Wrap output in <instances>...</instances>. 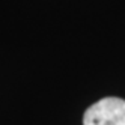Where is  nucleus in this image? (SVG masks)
Segmentation results:
<instances>
[{"label":"nucleus","instance_id":"f257e3e1","mask_svg":"<svg viewBox=\"0 0 125 125\" xmlns=\"http://www.w3.org/2000/svg\"><path fill=\"white\" fill-rule=\"evenodd\" d=\"M83 125H125V100L103 98L86 110Z\"/></svg>","mask_w":125,"mask_h":125}]
</instances>
